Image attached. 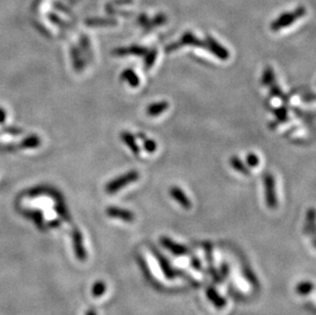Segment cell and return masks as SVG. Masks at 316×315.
<instances>
[{"label": "cell", "mask_w": 316, "mask_h": 315, "mask_svg": "<svg viewBox=\"0 0 316 315\" xmlns=\"http://www.w3.org/2000/svg\"><path fill=\"white\" fill-rule=\"evenodd\" d=\"M160 243L165 249L169 250L175 256H183V255L188 254V252H189L185 246L177 244L167 237H162L160 239Z\"/></svg>", "instance_id": "9c48e42d"}, {"label": "cell", "mask_w": 316, "mask_h": 315, "mask_svg": "<svg viewBox=\"0 0 316 315\" xmlns=\"http://www.w3.org/2000/svg\"><path fill=\"white\" fill-rule=\"evenodd\" d=\"M271 95L276 96V97H283V91L281 89V87L279 85H277L276 83H272V86L270 89Z\"/></svg>", "instance_id": "e575fe53"}, {"label": "cell", "mask_w": 316, "mask_h": 315, "mask_svg": "<svg viewBox=\"0 0 316 315\" xmlns=\"http://www.w3.org/2000/svg\"><path fill=\"white\" fill-rule=\"evenodd\" d=\"M145 54H146V56H145L144 61H143V62H144V70L149 71V70L154 66V64H155L157 55H158V51H157V49L155 48V49L150 50L149 52H146Z\"/></svg>", "instance_id": "d4e9b609"}, {"label": "cell", "mask_w": 316, "mask_h": 315, "mask_svg": "<svg viewBox=\"0 0 316 315\" xmlns=\"http://www.w3.org/2000/svg\"><path fill=\"white\" fill-rule=\"evenodd\" d=\"M88 27H110L117 24L114 18H88L85 20Z\"/></svg>", "instance_id": "44dd1931"}, {"label": "cell", "mask_w": 316, "mask_h": 315, "mask_svg": "<svg viewBox=\"0 0 316 315\" xmlns=\"http://www.w3.org/2000/svg\"><path fill=\"white\" fill-rule=\"evenodd\" d=\"M228 274H229V268H228V266H227L226 264H222V266H221V275H222L223 277H227Z\"/></svg>", "instance_id": "ab89813d"}, {"label": "cell", "mask_w": 316, "mask_h": 315, "mask_svg": "<svg viewBox=\"0 0 316 315\" xmlns=\"http://www.w3.org/2000/svg\"><path fill=\"white\" fill-rule=\"evenodd\" d=\"M314 220H315V212L314 209H309L307 211V215H306V223L304 226V233L305 234H312L314 235V228H315V224H314Z\"/></svg>", "instance_id": "cb8c5ba5"}, {"label": "cell", "mask_w": 316, "mask_h": 315, "mask_svg": "<svg viewBox=\"0 0 316 315\" xmlns=\"http://www.w3.org/2000/svg\"><path fill=\"white\" fill-rule=\"evenodd\" d=\"M275 114L277 116V118L281 121V122H286L288 121V111L286 108L282 107L280 109H277L275 111Z\"/></svg>", "instance_id": "d6a6232c"}, {"label": "cell", "mask_w": 316, "mask_h": 315, "mask_svg": "<svg viewBox=\"0 0 316 315\" xmlns=\"http://www.w3.org/2000/svg\"><path fill=\"white\" fill-rule=\"evenodd\" d=\"M48 16H49V19L51 20V22H52L53 24L57 25L58 27L64 28V29H68V28H69L68 24H67L66 22H64V20H62V19H60L57 15H55V14H53V13H49Z\"/></svg>", "instance_id": "1f68e13d"}, {"label": "cell", "mask_w": 316, "mask_h": 315, "mask_svg": "<svg viewBox=\"0 0 316 315\" xmlns=\"http://www.w3.org/2000/svg\"><path fill=\"white\" fill-rule=\"evenodd\" d=\"M143 148L144 151L149 154H153L157 151V142L154 139L143 137Z\"/></svg>", "instance_id": "f546056e"}, {"label": "cell", "mask_w": 316, "mask_h": 315, "mask_svg": "<svg viewBox=\"0 0 316 315\" xmlns=\"http://www.w3.org/2000/svg\"><path fill=\"white\" fill-rule=\"evenodd\" d=\"M49 196L51 199L58 201V200H62V197L60 195V193L56 190H53L52 187L46 186V185H39V186H35L28 192V196L31 198H37L39 196Z\"/></svg>", "instance_id": "8992f818"}, {"label": "cell", "mask_w": 316, "mask_h": 315, "mask_svg": "<svg viewBox=\"0 0 316 315\" xmlns=\"http://www.w3.org/2000/svg\"><path fill=\"white\" fill-rule=\"evenodd\" d=\"M192 266L194 267V268H196V269H198V270H200L201 269V262H200V260L198 259V258H196V257H194L193 259H192Z\"/></svg>", "instance_id": "f35d334b"}, {"label": "cell", "mask_w": 316, "mask_h": 315, "mask_svg": "<svg viewBox=\"0 0 316 315\" xmlns=\"http://www.w3.org/2000/svg\"><path fill=\"white\" fill-rule=\"evenodd\" d=\"M246 161H247V165H248L249 167H251V168H256V167L259 165V163H260V159H259L258 156H257L256 154H254V153L248 154Z\"/></svg>", "instance_id": "4dcf8cb0"}, {"label": "cell", "mask_w": 316, "mask_h": 315, "mask_svg": "<svg viewBox=\"0 0 316 315\" xmlns=\"http://www.w3.org/2000/svg\"><path fill=\"white\" fill-rule=\"evenodd\" d=\"M147 52V49L142 46L132 45L130 47H120L113 50V54L117 56H125V55H144Z\"/></svg>", "instance_id": "4fadbf2b"}, {"label": "cell", "mask_w": 316, "mask_h": 315, "mask_svg": "<svg viewBox=\"0 0 316 315\" xmlns=\"http://www.w3.org/2000/svg\"><path fill=\"white\" fill-rule=\"evenodd\" d=\"M121 139H122V141H123L126 145L128 146L129 150H130L135 156L139 155L140 149H139V146H138V144H137V142H136V139H135V137H134V135H133L132 133H130L129 131H123V132L121 133Z\"/></svg>", "instance_id": "2e32d148"}, {"label": "cell", "mask_w": 316, "mask_h": 315, "mask_svg": "<svg viewBox=\"0 0 316 315\" xmlns=\"http://www.w3.org/2000/svg\"><path fill=\"white\" fill-rule=\"evenodd\" d=\"M170 196L174 201H176L183 209L189 210L192 208V202L185 195V193L178 186H172L170 188Z\"/></svg>", "instance_id": "30bf717a"}, {"label": "cell", "mask_w": 316, "mask_h": 315, "mask_svg": "<svg viewBox=\"0 0 316 315\" xmlns=\"http://www.w3.org/2000/svg\"><path fill=\"white\" fill-rule=\"evenodd\" d=\"M86 315H96V312H95L94 310L90 309V310H88V311L86 312Z\"/></svg>", "instance_id": "b9f144b4"}, {"label": "cell", "mask_w": 316, "mask_h": 315, "mask_svg": "<svg viewBox=\"0 0 316 315\" xmlns=\"http://www.w3.org/2000/svg\"><path fill=\"white\" fill-rule=\"evenodd\" d=\"M169 108V103L166 100H161V101H157L154 103H151L149 107L146 109V114L149 115L150 117H158L159 115L163 114L165 111L168 110Z\"/></svg>", "instance_id": "9a60e30c"}, {"label": "cell", "mask_w": 316, "mask_h": 315, "mask_svg": "<svg viewBox=\"0 0 316 315\" xmlns=\"http://www.w3.org/2000/svg\"><path fill=\"white\" fill-rule=\"evenodd\" d=\"M41 145V138L36 134H30L26 136L18 144L19 150H33Z\"/></svg>", "instance_id": "5bb4252c"}, {"label": "cell", "mask_w": 316, "mask_h": 315, "mask_svg": "<svg viewBox=\"0 0 316 315\" xmlns=\"http://www.w3.org/2000/svg\"><path fill=\"white\" fill-rule=\"evenodd\" d=\"M54 209H55L56 213L59 215V217H60L62 220L66 221L67 223H71V222H72V217L70 216V213H69L68 209H67V207H66V204H65V202H64V199L56 201Z\"/></svg>", "instance_id": "7402d4cb"}, {"label": "cell", "mask_w": 316, "mask_h": 315, "mask_svg": "<svg viewBox=\"0 0 316 315\" xmlns=\"http://www.w3.org/2000/svg\"><path fill=\"white\" fill-rule=\"evenodd\" d=\"M80 51L84 56L87 57L86 59H88V61L92 60L93 54L91 50L90 41H89V38L85 35H82L80 37Z\"/></svg>", "instance_id": "ffe728a7"}, {"label": "cell", "mask_w": 316, "mask_h": 315, "mask_svg": "<svg viewBox=\"0 0 316 315\" xmlns=\"http://www.w3.org/2000/svg\"><path fill=\"white\" fill-rule=\"evenodd\" d=\"M105 212H107V215L109 217L120 219L125 222H132L135 219V215L133 212L129 211V210L118 208V207H109Z\"/></svg>", "instance_id": "ba28073f"}, {"label": "cell", "mask_w": 316, "mask_h": 315, "mask_svg": "<svg viewBox=\"0 0 316 315\" xmlns=\"http://www.w3.org/2000/svg\"><path fill=\"white\" fill-rule=\"evenodd\" d=\"M229 164L231 166V168H234V169L238 172H240L241 174L245 175V176H250V170L249 168L243 163V161L238 158L237 156H234L231 157L230 160H229Z\"/></svg>", "instance_id": "603a6c76"}, {"label": "cell", "mask_w": 316, "mask_h": 315, "mask_svg": "<svg viewBox=\"0 0 316 315\" xmlns=\"http://www.w3.org/2000/svg\"><path fill=\"white\" fill-rule=\"evenodd\" d=\"M207 298L213 303V305L218 308V309H221L223 307H225L226 305V301L223 297L220 296V294L212 287H210L207 289Z\"/></svg>", "instance_id": "ac0fdd59"}, {"label": "cell", "mask_w": 316, "mask_h": 315, "mask_svg": "<svg viewBox=\"0 0 316 315\" xmlns=\"http://www.w3.org/2000/svg\"><path fill=\"white\" fill-rule=\"evenodd\" d=\"M60 225V222L59 220H52L49 222V226L50 227H58Z\"/></svg>", "instance_id": "60d3db41"}, {"label": "cell", "mask_w": 316, "mask_h": 315, "mask_svg": "<svg viewBox=\"0 0 316 315\" xmlns=\"http://www.w3.org/2000/svg\"><path fill=\"white\" fill-rule=\"evenodd\" d=\"M70 53H71V57H72V64H73V67L75 69L76 72H82L84 67H85V61H84L83 59V56H82V53L80 51V49L76 46H72L71 47V50H70Z\"/></svg>", "instance_id": "e0dca14e"}, {"label": "cell", "mask_w": 316, "mask_h": 315, "mask_svg": "<svg viewBox=\"0 0 316 315\" xmlns=\"http://www.w3.org/2000/svg\"><path fill=\"white\" fill-rule=\"evenodd\" d=\"M22 214L29 220L33 221L35 225L41 229L44 228V220L43 215L40 210H33V209H25L22 211Z\"/></svg>", "instance_id": "7c38bea8"}, {"label": "cell", "mask_w": 316, "mask_h": 315, "mask_svg": "<svg viewBox=\"0 0 316 315\" xmlns=\"http://www.w3.org/2000/svg\"><path fill=\"white\" fill-rule=\"evenodd\" d=\"M305 14H306L305 7H303V6L298 7L296 10L293 11V12H286V13L281 14L279 16V18H277L276 20H273V22L271 23L270 28L272 31H275V32L280 31L281 29L287 28L290 25L294 24L298 18H301Z\"/></svg>", "instance_id": "7a4b0ae2"}, {"label": "cell", "mask_w": 316, "mask_h": 315, "mask_svg": "<svg viewBox=\"0 0 316 315\" xmlns=\"http://www.w3.org/2000/svg\"><path fill=\"white\" fill-rule=\"evenodd\" d=\"M54 6H55L58 10H60V11H62V12H65V13H67V14H72V11H71V10H69L65 5H62V4L59 3V2H55V3H54Z\"/></svg>", "instance_id": "8d00e7d4"}, {"label": "cell", "mask_w": 316, "mask_h": 315, "mask_svg": "<svg viewBox=\"0 0 316 315\" xmlns=\"http://www.w3.org/2000/svg\"><path fill=\"white\" fill-rule=\"evenodd\" d=\"M206 48L213 53L215 56H217L221 60H227L229 58V51L223 47L217 40H215L212 36L208 35L206 37Z\"/></svg>", "instance_id": "277c9868"}, {"label": "cell", "mask_w": 316, "mask_h": 315, "mask_svg": "<svg viewBox=\"0 0 316 315\" xmlns=\"http://www.w3.org/2000/svg\"><path fill=\"white\" fill-rule=\"evenodd\" d=\"M151 250H152V252L154 253L156 259L158 260L159 265H160V267H161V269H162V271H163L164 276H165L167 279H169V280L174 279V278L176 277V272H175L174 269L171 267L169 261H168V260L160 253V252L157 250V248H155L154 246L151 247Z\"/></svg>", "instance_id": "52a82bcc"}, {"label": "cell", "mask_w": 316, "mask_h": 315, "mask_svg": "<svg viewBox=\"0 0 316 315\" xmlns=\"http://www.w3.org/2000/svg\"><path fill=\"white\" fill-rule=\"evenodd\" d=\"M105 291H107V285H105V283H103L101 281H98L92 286L91 294L94 298H99L103 295Z\"/></svg>", "instance_id": "484cf974"}, {"label": "cell", "mask_w": 316, "mask_h": 315, "mask_svg": "<svg viewBox=\"0 0 316 315\" xmlns=\"http://www.w3.org/2000/svg\"><path fill=\"white\" fill-rule=\"evenodd\" d=\"M121 80L127 82L131 87H138L140 83L137 74L132 69L124 70L121 74Z\"/></svg>", "instance_id": "d6986e66"}, {"label": "cell", "mask_w": 316, "mask_h": 315, "mask_svg": "<svg viewBox=\"0 0 316 315\" xmlns=\"http://www.w3.org/2000/svg\"><path fill=\"white\" fill-rule=\"evenodd\" d=\"M167 22V17L164 14H159L157 15L152 22V25L154 26H161Z\"/></svg>", "instance_id": "d590c367"}, {"label": "cell", "mask_w": 316, "mask_h": 315, "mask_svg": "<svg viewBox=\"0 0 316 315\" xmlns=\"http://www.w3.org/2000/svg\"><path fill=\"white\" fill-rule=\"evenodd\" d=\"M72 239H73V247H74V252H75L76 258L80 261L86 260L87 253L85 251V248H84L83 237H82L80 229H78L76 227L73 229Z\"/></svg>", "instance_id": "5b68a950"}, {"label": "cell", "mask_w": 316, "mask_h": 315, "mask_svg": "<svg viewBox=\"0 0 316 315\" xmlns=\"http://www.w3.org/2000/svg\"><path fill=\"white\" fill-rule=\"evenodd\" d=\"M313 284L310 283V282H303V283H300L297 285L296 287V292L297 294H299V295H308V294H310L312 291H313Z\"/></svg>", "instance_id": "4316f807"}, {"label": "cell", "mask_w": 316, "mask_h": 315, "mask_svg": "<svg viewBox=\"0 0 316 315\" xmlns=\"http://www.w3.org/2000/svg\"><path fill=\"white\" fill-rule=\"evenodd\" d=\"M6 118H7L6 111L3 108L0 107V125H2L6 121Z\"/></svg>", "instance_id": "74e56055"}, {"label": "cell", "mask_w": 316, "mask_h": 315, "mask_svg": "<svg viewBox=\"0 0 316 315\" xmlns=\"http://www.w3.org/2000/svg\"><path fill=\"white\" fill-rule=\"evenodd\" d=\"M262 83L265 86L271 85L272 83H275V73H273V70L269 66H267L264 70V73L262 76Z\"/></svg>", "instance_id": "f1b7e54d"}, {"label": "cell", "mask_w": 316, "mask_h": 315, "mask_svg": "<svg viewBox=\"0 0 316 315\" xmlns=\"http://www.w3.org/2000/svg\"><path fill=\"white\" fill-rule=\"evenodd\" d=\"M205 250H206V256H207V260L209 262V265L211 267V269L214 268L213 267V256H212V247L211 245H206L205 246Z\"/></svg>", "instance_id": "836d02e7"}, {"label": "cell", "mask_w": 316, "mask_h": 315, "mask_svg": "<svg viewBox=\"0 0 316 315\" xmlns=\"http://www.w3.org/2000/svg\"><path fill=\"white\" fill-rule=\"evenodd\" d=\"M139 179V173L136 170H131L126 172L125 174L116 177L115 179L111 180L107 185H105V192L110 195H114L121 191L123 187L127 186Z\"/></svg>", "instance_id": "6da1fadb"}, {"label": "cell", "mask_w": 316, "mask_h": 315, "mask_svg": "<svg viewBox=\"0 0 316 315\" xmlns=\"http://www.w3.org/2000/svg\"><path fill=\"white\" fill-rule=\"evenodd\" d=\"M178 46L182 45H191V46H196V47H203L206 48V42L198 38L195 34L191 32H186L182 35L180 40L177 42Z\"/></svg>", "instance_id": "8fae6325"}, {"label": "cell", "mask_w": 316, "mask_h": 315, "mask_svg": "<svg viewBox=\"0 0 316 315\" xmlns=\"http://www.w3.org/2000/svg\"><path fill=\"white\" fill-rule=\"evenodd\" d=\"M264 194L267 207L269 209H276L278 207L276 181L275 177L270 173L264 175Z\"/></svg>", "instance_id": "3957f363"}, {"label": "cell", "mask_w": 316, "mask_h": 315, "mask_svg": "<svg viewBox=\"0 0 316 315\" xmlns=\"http://www.w3.org/2000/svg\"><path fill=\"white\" fill-rule=\"evenodd\" d=\"M1 131L2 133L4 134H7V135H11V136H18V135H22L24 133V129L19 128V127H16V126H2L1 127Z\"/></svg>", "instance_id": "83f0119b"}]
</instances>
